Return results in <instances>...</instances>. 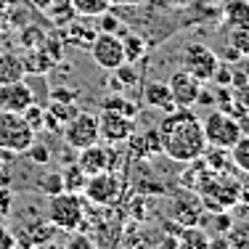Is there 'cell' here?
I'll return each instance as SVG.
<instances>
[{"label":"cell","instance_id":"6da1fadb","mask_svg":"<svg viewBox=\"0 0 249 249\" xmlns=\"http://www.w3.org/2000/svg\"><path fill=\"white\" fill-rule=\"evenodd\" d=\"M159 143H162V154L173 162L191 164L199 162L201 154L207 149V138L201 130V120L191 109H173L164 114V120L157 127Z\"/></svg>","mask_w":249,"mask_h":249},{"label":"cell","instance_id":"7a4b0ae2","mask_svg":"<svg viewBox=\"0 0 249 249\" xmlns=\"http://www.w3.org/2000/svg\"><path fill=\"white\" fill-rule=\"evenodd\" d=\"M45 217L56 231H64V233H74L85 225V199L80 194L72 191H61L48 196V210H45Z\"/></svg>","mask_w":249,"mask_h":249},{"label":"cell","instance_id":"3957f363","mask_svg":"<svg viewBox=\"0 0 249 249\" xmlns=\"http://www.w3.org/2000/svg\"><path fill=\"white\" fill-rule=\"evenodd\" d=\"M35 130L27 124V120L16 111L0 109V151L8 154H24L35 141Z\"/></svg>","mask_w":249,"mask_h":249},{"label":"cell","instance_id":"277c9868","mask_svg":"<svg viewBox=\"0 0 249 249\" xmlns=\"http://www.w3.org/2000/svg\"><path fill=\"white\" fill-rule=\"evenodd\" d=\"M201 130H204L207 146H215V149H231L236 141L241 138L239 133V122L231 111H210V114L201 120Z\"/></svg>","mask_w":249,"mask_h":249},{"label":"cell","instance_id":"5b68a950","mask_svg":"<svg viewBox=\"0 0 249 249\" xmlns=\"http://www.w3.org/2000/svg\"><path fill=\"white\" fill-rule=\"evenodd\" d=\"M217 67H220V58H217V53L212 48H207V45L191 43V45L183 48V69H186L188 74L196 77L201 85L215 77Z\"/></svg>","mask_w":249,"mask_h":249},{"label":"cell","instance_id":"8992f818","mask_svg":"<svg viewBox=\"0 0 249 249\" xmlns=\"http://www.w3.org/2000/svg\"><path fill=\"white\" fill-rule=\"evenodd\" d=\"M64 141H67L69 149L80 151L88 149V146L98 143V117L88 114V111H77L72 120H67V127H64Z\"/></svg>","mask_w":249,"mask_h":249},{"label":"cell","instance_id":"52a82bcc","mask_svg":"<svg viewBox=\"0 0 249 249\" xmlns=\"http://www.w3.org/2000/svg\"><path fill=\"white\" fill-rule=\"evenodd\" d=\"M90 56H93V61H96L101 69H106V72H114L117 67H122V64L127 61V58H124L122 37L117 32L96 35L93 43H90Z\"/></svg>","mask_w":249,"mask_h":249},{"label":"cell","instance_id":"ba28073f","mask_svg":"<svg viewBox=\"0 0 249 249\" xmlns=\"http://www.w3.org/2000/svg\"><path fill=\"white\" fill-rule=\"evenodd\" d=\"M135 133V120L122 111L104 109L98 117V138L109 146H120Z\"/></svg>","mask_w":249,"mask_h":249},{"label":"cell","instance_id":"9c48e42d","mask_svg":"<svg viewBox=\"0 0 249 249\" xmlns=\"http://www.w3.org/2000/svg\"><path fill=\"white\" fill-rule=\"evenodd\" d=\"M82 194H85V199L93 201V204L109 207V204H114V201L120 199V194H122V180H120L114 173H111V170H106V173H98V175H90V178H88Z\"/></svg>","mask_w":249,"mask_h":249},{"label":"cell","instance_id":"30bf717a","mask_svg":"<svg viewBox=\"0 0 249 249\" xmlns=\"http://www.w3.org/2000/svg\"><path fill=\"white\" fill-rule=\"evenodd\" d=\"M11 233H14L16 247H19V249H32V247H37V244L51 241L58 231L48 223V217H45V215H35L29 223H19V228L11 231Z\"/></svg>","mask_w":249,"mask_h":249},{"label":"cell","instance_id":"8fae6325","mask_svg":"<svg viewBox=\"0 0 249 249\" xmlns=\"http://www.w3.org/2000/svg\"><path fill=\"white\" fill-rule=\"evenodd\" d=\"M114 159H117V154L111 151V146L109 143H93V146H88V149H80L77 151V167L82 170L88 178L90 175H98V173H106V170H114Z\"/></svg>","mask_w":249,"mask_h":249},{"label":"cell","instance_id":"7c38bea8","mask_svg":"<svg viewBox=\"0 0 249 249\" xmlns=\"http://www.w3.org/2000/svg\"><path fill=\"white\" fill-rule=\"evenodd\" d=\"M167 85H170V93H173L175 106H180V109H191L201 93V82L194 74H188L186 69H178V72L170 74Z\"/></svg>","mask_w":249,"mask_h":249},{"label":"cell","instance_id":"4fadbf2b","mask_svg":"<svg viewBox=\"0 0 249 249\" xmlns=\"http://www.w3.org/2000/svg\"><path fill=\"white\" fill-rule=\"evenodd\" d=\"M32 104H35V90L29 88L27 80H16V82L0 85V109L21 114V111L29 109Z\"/></svg>","mask_w":249,"mask_h":249},{"label":"cell","instance_id":"5bb4252c","mask_svg":"<svg viewBox=\"0 0 249 249\" xmlns=\"http://www.w3.org/2000/svg\"><path fill=\"white\" fill-rule=\"evenodd\" d=\"M143 104L154 106V109H162L164 114L178 109L173 101V93H170V85L167 82H159V80H149L143 85Z\"/></svg>","mask_w":249,"mask_h":249},{"label":"cell","instance_id":"9a60e30c","mask_svg":"<svg viewBox=\"0 0 249 249\" xmlns=\"http://www.w3.org/2000/svg\"><path fill=\"white\" fill-rule=\"evenodd\" d=\"M124 143H130V157H135V159H149L154 154H162V143H159L157 130H146L143 135L133 133Z\"/></svg>","mask_w":249,"mask_h":249},{"label":"cell","instance_id":"2e32d148","mask_svg":"<svg viewBox=\"0 0 249 249\" xmlns=\"http://www.w3.org/2000/svg\"><path fill=\"white\" fill-rule=\"evenodd\" d=\"M225 53H228L231 61L249 58V24L228 27V35H225Z\"/></svg>","mask_w":249,"mask_h":249},{"label":"cell","instance_id":"e0dca14e","mask_svg":"<svg viewBox=\"0 0 249 249\" xmlns=\"http://www.w3.org/2000/svg\"><path fill=\"white\" fill-rule=\"evenodd\" d=\"M24 74H27V67L19 56H14V53H0V85L24 80Z\"/></svg>","mask_w":249,"mask_h":249},{"label":"cell","instance_id":"ac0fdd59","mask_svg":"<svg viewBox=\"0 0 249 249\" xmlns=\"http://www.w3.org/2000/svg\"><path fill=\"white\" fill-rule=\"evenodd\" d=\"M223 16L228 27L249 24V0H228L223 5Z\"/></svg>","mask_w":249,"mask_h":249},{"label":"cell","instance_id":"d6986e66","mask_svg":"<svg viewBox=\"0 0 249 249\" xmlns=\"http://www.w3.org/2000/svg\"><path fill=\"white\" fill-rule=\"evenodd\" d=\"M228 159H231V164H233L236 170L249 173V138H244V135H241V138L228 149Z\"/></svg>","mask_w":249,"mask_h":249},{"label":"cell","instance_id":"ffe728a7","mask_svg":"<svg viewBox=\"0 0 249 249\" xmlns=\"http://www.w3.org/2000/svg\"><path fill=\"white\" fill-rule=\"evenodd\" d=\"M61 180H64V191L80 194L82 188H85V183H88V175L82 173V170L77 167V162H74V164H69L67 170H61Z\"/></svg>","mask_w":249,"mask_h":249},{"label":"cell","instance_id":"44dd1931","mask_svg":"<svg viewBox=\"0 0 249 249\" xmlns=\"http://www.w3.org/2000/svg\"><path fill=\"white\" fill-rule=\"evenodd\" d=\"M109 3H111V0H72L74 14L88 16V19H93V16H101L104 11H109Z\"/></svg>","mask_w":249,"mask_h":249},{"label":"cell","instance_id":"7402d4cb","mask_svg":"<svg viewBox=\"0 0 249 249\" xmlns=\"http://www.w3.org/2000/svg\"><path fill=\"white\" fill-rule=\"evenodd\" d=\"M45 11H48L51 19L61 21V24H67V21L74 16V5H72V0H51Z\"/></svg>","mask_w":249,"mask_h":249},{"label":"cell","instance_id":"603a6c76","mask_svg":"<svg viewBox=\"0 0 249 249\" xmlns=\"http://www.w3.org/2000/svg\"><path fill=\"white\" fill-rule=\"evenodd\" d=\"M180 249H210V239H207L204 231L188 228L180 239Z\"/></svg>","mask_w":249,"mask_h":249},{"label":"cell","instance_id":"cb8c5ba5","mask_svg":"<svg viewBox=\"0 0 249 249\" xmlns=\"http://www.w3.org/2000/svg\"><path fill=\"white\" fill-rule=\"evenodd\" d=\"M101 109L122 111V114H127V117H135V114H138V106L130 104V101H124L122 96H109V98H104V101H101Z\"/></svg>","mask_w":249,"mask_h":249},{"label":"cell","instance_id":"d4e9b609","mask_svg":"<svg viewBox=\"0 0 249 249\" xmlns=\"http://www.w3.org/2000/svg\"><path fill=\"white\" fill-rule=\"evenodd\" d=\"M122 45H124V58L127 61H138L146 51V43L138 37V35H124L122 37Z\"/></svg>","mask_w":249,"mask_h":249},{"label":"cell","instance_id":"484cf974","mask_svg":"<svg viewBox=\"0 0 249 249\" xmlns=\"http://www.w3.org/2000/svg\"><path fill=\"white\" fill-rule=\"evenodd\" d=\"M37 188L45 194V196H53V194H61V191H64L61 173H45V175L37 180Z\"/></svg>","mask_w":249,"mask_h":249},{"label":"cell","instance_id":"4316f807","mask_svg":"<svg viewBox=\"0 0 249 249\" xmlns=\"http://www.w3.org/2000/svg\"><path fill=\"white\" fill-rule=\"evenodd\" d=\"M236 101L231 104V114H249V80L241 82V85H236Z\"/></svg>","mask_w":249,"mask_h":249},{"label":"cell","instance_id":"83f0119b","mask_svg":"<svg viewBox=\"0 0 249 249\" xmlns=\"http://www.w3.org/2000/svg\"><path fill=\"white\" fill-rule=\"evenodd\" d=\"M21 117L27 120V124L35 130V133H37V130H43V124H45V111L40 109L37 104H32L29 109H24V111H21Z\"/></svg>","mask_w":249,"mask_h":249},{"label":"cell","instance_id":"f1b7e54d","mask_svg":"<svg viewBox=\"0 0 249 249\" xmlns=\"http://www.w3.org/2000/svg\"><path fill=\"white\" fill-rule=\"evenodd\" d=\"M114 74H117V82H120V85H124V88H130V85H135V82H138V72L130 67V61H124L122 67H117Z\"/></svg>","mask_w":249,"mask_h":249},{"label":"cell","instance_id":"f546056e","mask_svg":"<svg viewBox=\"0 0 249 249\" xmlns=\"http://www.w3.org/2000/svg\"><path fill=\"white\" fill-rule=\"evenodd\" d=\"M24 154H29V157H32L35 164H48V159H51L48 146H45V143H37V141H32V146H29Z\"/></svg>","mask_w":249,"mask_h":249},{"label":"cell","instance_id":"4dcf8cb0","mask_svg":"<svg viewBox=\"0 0 249 249\" xmlns=\"http://www.w3.org/2000/svg\"><path fill=\"white\" fill-rule=\"evenodd\" d=\"M64 249H98V247H96V241H93L88 233H77L74 231V236L64 244Z\"/></svg>","mask_w":249,"mask_h":249},{"label":"cell","instance_id":"1f68e13d","mask_svg":"<svg viewBox=\"0 0 249 249\" xmlns=\"http://www.w3.org/2000/svg\"><path fill=\"white\" fill-rule=\"evenodd\" d=\"M0 249H16L14 233H11V231L3 225V220H0Z\"/></svg>","mask_w":249,"mask_h":249},{"label":"cell","instance_id":"d6a6232c","mask_svg":"<svg viewBox=\"0 0 249 249\" xmlns=\"http://www.w3.org/2000/svg\"><path fill=\"white\" fill-rule=\"evenodd\" d=\"M120 27V21L114 19V16H109L104 11V14H101V32H114V29Z\"/></svg>","mask_w":249,"mask_h":249},{"label":"cell","instance_id":"836d02e7","mask_svg":"<svg viewBox=\"0 0 249 249\" xmlns=\"http://www.w3.org/2000/svg\"><path fill=\"white\" fill-rule=\"evenodd\" d=\"M239 201L249 207V173H247V180L239 183Z\"/></svg>","mask_w":249,"mask_h":249},{"label":"cell","instance_id":"e575fe53","mask_svg":"<svg viewBox=\"0 0 249 249\" xmlns=\"http://www.w3.org/2000/svg\"><path fill=\"white\" fill-rule=\"evenodd\" d=\"M236 122H239V133L249 138V114H236Z\"/></svg>","mask_w":249,"mask_h":249},{"label":"cell","instance_id":"d590c367","mask_svg":"<svg viewBox=\"0 0 249 249\" xmlns=\"http://www.w3.org/2000/svg\"><path fill=\"white\" fill-rule=\"evenodd\" d=\"M32 249H64V247L56 244V241L51 239V241H45V244H37V247H32Z\"/></svg>","mask_w":249,"mask_h":249},{"label":"cell","instance_id":"8d00e7d4","mask_svg":"<svg viewBox=\"0 0 249 249\" xmlns=\"http://www.w3.org/2000/svg\"><path fill=\"white\" fill-rule=\"evenodd\" d=\"M32 3L37 5V8H43V11H45V8H48V3H51V0H32Z\"/></svg>","mask_w":249,"mask_h":249}]
</instances>
